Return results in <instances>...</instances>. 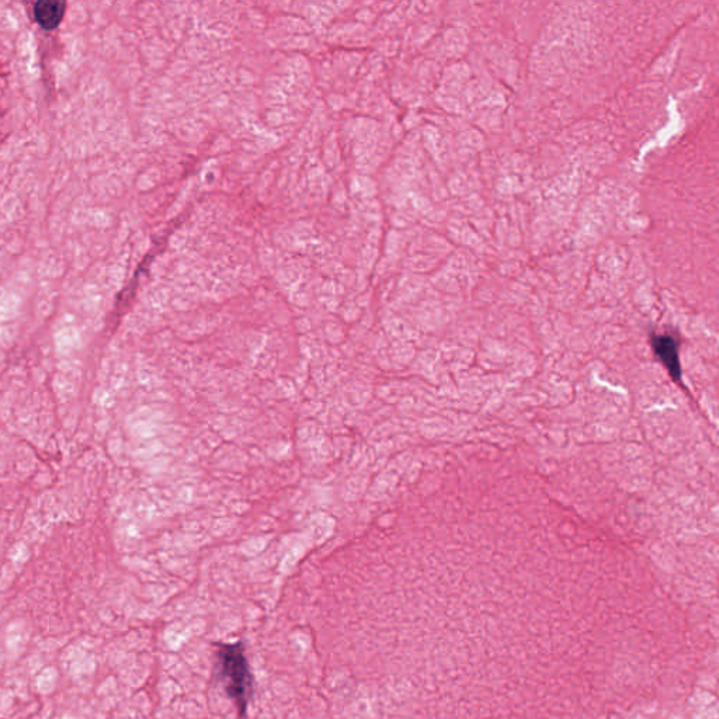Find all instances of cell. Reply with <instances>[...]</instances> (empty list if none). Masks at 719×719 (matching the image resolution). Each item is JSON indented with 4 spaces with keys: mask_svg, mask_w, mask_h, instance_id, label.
<instances>
[{
    "mask_svg": "<svg viewBox=\"0 0 719 719\" xmlns=\"http://www.w3.org/2000/svg\"><path fill=\"white\" fill-rule=\"evenodd\" d=\"M215 661L225 693L234 703L239 718H245L255 696V677L245 645L241 641L217 644Z\"/></svg>",
    "mask_w": 719,
    "mask_h": 719,
    "instance_id": "obj_1",
    "label": "cell"
},
{
    "mask_svg": "<svg viewBox=\"0 0 719 719\" xmlns=\"http://www.w3.org/2000/svg\"><path fill=\"white\" fill-rule=\"evenodd\" d=\"M653 350L656 357L661 360L663 366L672 375L673 380L679 381L682 377V367H680L679 343L670 335H658L652 340Z\"/></svg>",
    "mask_w": 719,
    "mask_h": 719,
    "instance_id": "obj_2",
    "label": "cell"
},
{
    "mask_svg": "<svg viewBox=\"0 0 719 719\" xmlns=\"http://www.w3.org/2000/svg\"><path fill=\"white\" fill-rule=\"evenodd\" d=\"M67 10V3L62 0H38L34 3V19L44 30H55L62 22Z\"/></svg>",
    "mask_w": 719,
    "mask_h": 719,
    "instance_id": "obj_3",
    "label": "cell"
}]
</instances>
